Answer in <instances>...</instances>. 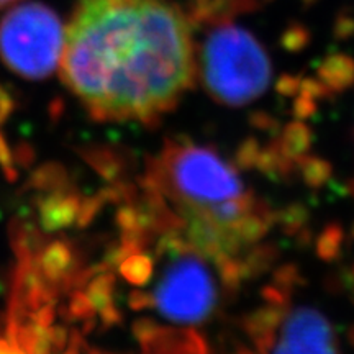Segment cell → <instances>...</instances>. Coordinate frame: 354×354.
<instances>
[{"instance_id": "obj_4", "label": "cell", "mask_w": 354, "mask_h": 354, "mask_svg": "<svg viewBox=\"0 0 354 354\" xmlns=\"http://www.w3.org/2000/svg\"><path fill=\"white\" fill-rule=\"evenodd\" d=\"M197 66L210 95L232 107L256 100L271 81L268 55L240 26H218L209 33L202 44Z\"/></svg>"}, {"instance_id": "obj_5", "label": "cell", "mask_w": 354, "mask_h": 354, "mask_svg": "<svg viewBox=\"0 0 354 354\" xmlns=\"http://www.w3.org/2000/svg\"><path fill=\"white\" fill-rule=\"evenodd\" d=\"M64 33L53 8L41 2L20 3L0 20V59L24 79L50 77L59 68Z\"/></svg>"}, {"instance_id": "obj_1", "label": "cell", "mask_w": 354, "mask_h": 354, "mask_svg": "<svg viewBox=\"0 0 354 354\" xmlns=\"http://www.w3.org/2000/svg\"><path fill=\"white\" fill-rule=\"evenodd\" d=\"M59 69L97 118L148 122L169 112L192 86L196 46L171 0H79Z\"/></svg>"}, {"instance_id": "obj_8", "label": "cell", "mask_w": 354, "mask_h": 354, "mask_svg": "<svg viewBox=\"0 0 354 354\" xmlns=\"http://www.w3.org/2000/svg\"><path fill=\"white\" fill-rule=\"evenodd\" d=\"M0 354H24V353L17 351V349H13L6 343H0Z\"/></svg>"}, {"instance_id": "obj_2", "label": "cell", "mask_w": 354, "mask_h": 354, "mask_svg": "<svg viewBox=\"0 0 354 354\" xmlns=\"http://www.w3.org/2000/svg\"><path fill=\"white\" fill-rule=\"evenodd\" d=\"M156 183L184 223V236L216 259L236 264V254L264 232L263 212L240 174L212 148L167 146Z\"/></svg>"}, {"instance_id": "obj_3", "label": "cell", "mask_w": 354, "mask_h": 354, "mask_svg": "<svg viewBox=\"0 0 354 354\" xmlns=\"http://www.w3.org/2000/svg\"><path fill=\"white\" fill-rule=\"evenodd\" d=\"M166 251L149 292L151 307L174 325H201L218 307L223 287L236 277V264L214 258L185 236H172Z\"/></svg>"}, {"instance_id": "obj_9", "label": "cell", "mask_w": 354, "mask_h": 354, "mask_svg": "<svg viewBox=\"0 0 354 354\" xmlns=\"http://www.w3.org/2000/svg\"><path fill=\"white\" fill-rule=\"evenodd\" d=\"M15 2H19V0H0V8L12 6V3H15Z\"/></svg>"}, {"instance_id": "obj_7", "label": "cell", "mask_w": 354, "mask_h": 354, "mask_svg": "<svg viewBox=\"0 0 354 354\" xmlns=\"http://www.w3.org/2000/svg\"><path fill=\"white\" fill-rule=\"evenodd\" d=\"M153 342V354H207L197 335L189 330L159 331Z\"/></svg>"}, {"instance_id": "obj_6", "label": "cell", "mask_w": 354, "mask_h": 354, "mask_svg": "<svg viewBox=\"0 0 354 354\" xmlns=\"http://www.w3.org/2000/svg\"><path fill=\"white\" fill-rule=\"evenodd\" d=\"M271 302L251 323L261 354H338L333 326L320 310Z\"/></svg>"}]
</instances>
